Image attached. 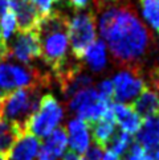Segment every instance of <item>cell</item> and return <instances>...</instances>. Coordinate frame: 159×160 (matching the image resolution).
Here are the masks:
<instances>
[{
	"mask_svg": "<svg viewBox=\"0 0 159 160\" xmlns=\"http://www.w3.org/2000/svg\"><path fill=\"white\" fill-rule=\"evenodd\" d=\"M101 37L111 56L125 69H142L155 40L141 20L131 0H93Z\"/></svg>",
	"mask_w": 159,
	"mask_h": 160,
	"instance_id": "6da1fadb",
	"label": "cell"
},
{
	"mask_svg": "<svg viewBox=\"0 0 159 160\" xmlns=\"http://www.w3.org/2000/svg\"><path fill=\"white\" fill-rule=\"evenodd\" d=\"M36 31L40 41V54L45 64L56 72L68 60L69 19L61 11H52L40 20Z\"/></svg>",
	"mask_w": 159,
	"mask_h": 160,
	"instance_id": "7a4b0ae2",
	"label": "cell"
},
{
	"mask_svg": "<svg viewBox=\"0 0 159 160\" xmlns=\"http://www.w3.org/2000/svg\"><path fill=\"white\" fill-rule=\"evenodd\" d=\"M41 98V88H24L4 93L0 101V114L8 121L19 124L24 131L28 121L38 106Z\"/></svg>",
	"mask_w": 159,
	"mask_h": 160,
	"instance_id": "3957f363",
	"label": "cell"
},
{
	"mask_svg": "<svg viewBox=\"0 0 159 160\" xmlns=\"http://www.w3.org/2000/svg\"><path fill=\"white\" fill-rule=\"evenodd\" d=\"M50 83L48 73L38 70L32 65H19L8 62L7 58L0 61V89L13 91L24 88H47Z\"/></svg>",
	"mask_w": 159,
	"mask_h": 160,
	"instance_id": "277c9868",
	"label": "cell"
},
{
	"mask_svg": "<svg viewBox=\"0 0 159 160\" xmlns=\"http://www.w3.org/2000/svg\"><path fill=\"white\" fill-rule=\"evenodd\" d=\"M64 118V110L60 102L52 94L41 95L36 111L28 118L24 126V132H29L36 138H45Z\"/></svg>",
	"mask_w": 159,
	"mask_h": 160,
	"instance_id": "5b68a950",
	"label": "cell"
},
{
	"mask_svg": "<svg viewBox=\"0 0 159 160\" xmlns=\"http://www.w3.org/2000/svg\"><path fill=\"white\" fill-rule=\"evenodd\" d=\"M95 25L97 20L92 9L80 11L73 16L72 20H69L68 37L73 57H76L77 60L84 58L85 52L97 38Z\"/></svg>",
	"mask_w": 159,
	"mask_h": 160,
	"instance_id": "8992f818",
	"label": "cell"
},
{
	"mask_svg": "<svg viewBox=\"0 0 159 160\" xmlns=\"http://www.w3.org/2000/svg\"><path fill=\"white\" fill-rule=\"evenodd\" d=\"M68 107L72 112L80 117L78 119L90 124L106 115V112L111 107V101L101 98L97 90L89 88L73 95L68 101Z\"/></svg>",
	"mask_w": 159,
	"mask_h": 160,
	"instance_id": "52a82bcc",
	"label": "cell"
},
{
	"mask_svg": "<svg viewBox=\"0 0 159 160\" xmlns=\"http://www.w3.org/2000/svg\"><path fill=\"white\" fill-rule=\"evenodd\" d=\"M113 83V97L117 99V103L129 105L143 91L147 85L142 77V69H125L119 72Z\"/></svg>",
	"mask_w": 159,
	"mask_h": 160,
	"instance_id": "ba28073f",
	"label": "cell"
},
{
	"mask_svg": "<svg viewBox=\"0 0 159 160\" xmlns=\"http://www.w3.org/2000/svg\"><path fill=\"white\" fill-rule=\"evenodd\" d=\"M8 48V58H13L21 62L23 65H32V62L40 54V41L37 31H31L25 33H16L13 38H11Z\"/></svg>",
	"mask_w": 159,
	"mask_h": 160,
	"instance_id": "9c48e42d",
	"label": "cell"
},
{
	"mask_svg": "<svg viewBox=\"0 0 159 160\" xmlns=\"http://www.w3.org/2000/svg\"><path fill=\"white\" fill-rule=\"evenodd\" d=\"M68 146V134L65 127H59L48 135L38 150L37 160H57Z\"/></svg>",
	"mask_w": 159,
	"mask_h": 160,
	"instance_id": "30bf717a",
	"label": "cell"
},
{
	"mask_svg": "<svg viewBox=\"0 0 159 160\" xmlns=\"http://www.w3.org/2000/svg\"><path fill=\"white\" fill-rule=\"evenodd\" d=\"M111 114H113L114 123L121 127L123 132H126L129 135L137 134L142 123H143V119L133 110V107L130 105L111 103Z\"/></svg>",
	"mask_w": 159,
	"mask_h": 160,
	"instance_id": "8fae6325",
	"label": "cell"
},
{
	"mask_svg": "<svg viewBox=\"0 0 159 160\" xmlns=\"http://www.w3.org/2000/svg\"><path fill=\"white\" fill-rule=\"evenodd\" d=\"M68 143L70 144L72 151L76 153H85L90 144V132L89 124L81 119H72L66 126Z\"/></svg>",
	"mask_w": 159,
	"mask_h": 160,
	"instance_id": "7c38bea8",
	"label": "cell"
},
{
	"mask_svg": "<svg viewBox=\"0 0 159 160\" xmlns=\"http://www.w3.org/2000/svg\"><path fill=\"white\" fill-rule=\"evenodd\" d=\"M40 150V140L29 132H23L11 148L8 159L11 160H36Z\"/></svg>",
	"mask_w": 159,
	"mask_h": 160,
	"instance_id": "4fadbf2b",
	"label": "cell"
},
{
	"mask_svg": "<svg viewBox=\"0 0 159 160\" xmlns=\"http://www.w3.org/2000/svg\"><path fill=\"white\" fill-rule=\"evenodd\" d=\"M142 119H150L159 115V94L146 88L130 105Z\"/></svg>",
	"mask_w": 159,
	"mask_h": 160,
	"instance_id": "5bb4252c",
	"label": "cell"
},
{
	"mask_svg": "<svg viewBox=\"0 0 159 160\" xmlns=\"http://www.w3.org/2000/svg\"><path fill=\"white\" fill-rule=\"evenodd\" d=\"M89 126H90L89 130H92V134H93L94 144L100 147L101 150L106 148L109 146L110 140L113 139V136L115 135V123H114V119H113L111 107L104 118H101L100 121L94 123H90Z\"/></svg>",
	"mask_w": 159,
	"mask_h": 160,
	"instance_id": "9a60e30c",
	"label": "cell"
},
{
	"mask_svg": "<svg viewBox=\"0 0 159 160\" xmlns=\"http://www.w3.org/2000/svg\"><path fill=\"white\" fill-rule=\"evenodd\" d=\"M23 132L24 131L19 124L8 121L0 114V155L8 158L11 148Z\"/></svg>",
	"mask_w": 159,
	"mask_h": 160,
	"instance_id": "2e32d148",
	"label": "cell"
},
{
	"mask_svg": "<svg viewBox=\"0 0 159 160\" xmlns=\"http://www.w3.org/2000/svg\"><path fill=\"white\" fill-rule=\"evenodd\" d=\"M137 143L150 151L159 146V115L146 119L137 132Z\"/></svg>",
	"mask_w": 159,
	"mask_h": 160,
	"instance_id": "e0dca14e",
	"label": "cell"
},
{
	"mask_svg": "<svg viewBox=\"0 0 159 160\" xmlns=\"http://www.w3.org/2000/svg\"><path fill=\"white\" fill-rule=\"evenodd\" d=\"M86 64L93 72H101L105 69L106 66V47L105 42L101 40H95V41L88 48L84 56Z\"/></svg>",
	"mask_w": 159,
	"mask_h": 160,
	"instance_id": "ac0fdd59",
	"label": "cell"
},
{
	"mask_svg": "<svg viewBox=\"0 0 159 160\" xmlns=\"http://www.w3.org/2000/svg\"><path fill=\"white\" fill-rule=\"evenodd\" d=\"M139 3L147 22L159 32V0H139Z\"/></svg>",
	"mask_w": 159,
	"mask_h": 160,
	"instance_id": "d6986e66",
	"label": "cell"
},
{
	"mask_svg": "<svg viewBox=\"0 0 159 160\" xmlns=\"http://www.w3.org/2000/svg\"><path fill=\"white\" fill-rule=\"evenodd\" d=\"M0 31H2L3 40L8 45V41L15 36L16 32V16L11 8L0 16Z\"/></svg>",
	"mask_w": 159,
	"mask_h": 160,
	"instance_id": "ffe728a7",
	"label": "cell"
},
{
	"mask_svg": "<svg viewBox=\"0 0 159 160\" xmlns=\"http://www.w3.org/2000/svg\"><path fill=\"white\" fill-rule=\"evenodd\" d=\"M133 143L131 135H129L123 131H119L118 134H115L113 136V139L109 143V151H111L113 153L121 156L125 152L127 151V148L130 147V144Z\"/></svg>",
	"mask_w": 159,
	"mask_h": 160,
	"instance_id": "44dd1931",
	"label": "cell"
},
{
	"mask_svg": "<svg viewBox=\"0 0 159 160\" xmlns=\"http://www.w3.org/2000/svg\"><path fill=\"white\" fill-rule=\"evenodd\" d=\"M126 160H149L147 151L139 143L133 142L126 151Z\"/></svg>",
	"mask_w": 159,
	"mask_h": 160,
	"instance_id": "7402d4cb",
	"label": "cell"
},
{
	"mask_svg": "<svg viewBox=\"0 0 159 160\" xmlns=\"http://www.w3.org/2000/svg\"><path fill=\"white\" fill-rule=\"evenodd\" d=\"M31 3L33 4V7L36 8L38 12L40 18H45L52 12V3L53 0H31Z\"/></svg>",
	"mask_w": 159,
	"mask_h": 160,
	"instance_id": "603a6c76",
	"label": "cell"
},
{
	"mask_svg": "<svg viewBox=\"0 0 159 160\" xmlns=\"http://www.w3.org/2000/svg\"><path fill=\"white\" fill-rule=\"evenodd\" d=\"M95 90H97V93L101 98H104L106 101H111V98H113V83H111L110 79L102 81Z\"/></svg>",
	"mask_w": 159,
	"mask_h": 160,
	"instance_id": "cb8c5ba5",
	"label": "cell"
},
{
	"mask_svg": "<svg viewBox=\"0 0 159 160\" xmlns=\"http://www.w3.org/2000/svg\"><path fill=\"white\" fill-rule=\"evenodd\" d=\"M149 81L151 83V86L154 88L156 90V93L159 94V64L151 68V70L149 73Z\"/></svg>",
	"mask_w": 159,
	"mask_h": 160,
	"instance_id": "d4e9b609",
	"label": "cell"
},
{
	"mask_svg": "<svg viewBox=\"0 0 159 160\" xmlns=\"http://www.w3.org/2000/svg\"><path fill=\"white\" fill-rule=\"evenodd\" d=\"M104 155H102V150L97 146H93V147H89L88 151L85 152V160H102Z\"/></svg>",
	"mask_w": 159,
	"mask_h": 160,
	"instance_id": "484cf974",
	"label": "cell"
},
{
	"mask_svg": "<svg viewBox=\"0 0 159 160\" xmlns=\"http://www.w3.org/2000/svg\"><path fill=\"white\" fill-rule=\"evenodd\" d=\"M68 4H69V7L72 9L80 12V11H82V9H85L88 7L89 0H68Z\"/></svg>",
	"mask_w": 159,
	"mask_h": 160,
	"instance_id": "4316f807",
	"label": "cell"
},
{
	"mask_svg": "<svg viewBox=\"0 0 159 160\" xmlns=\"http://www.w3.org/2000/svg\"><path fill=\"white\" fill-rule=\"evenodd\" d=\"M81 158H80V155L78 153H76L74 151H68L65 155H64V158H62V160H80Z\"/></svg>",
	"mask_w": 159,
	"mask_h": 160,
	"instance_id": "83f0119b",
	"label": "cell"
},
{
	"mask_svg": "<svg viewBox=\"0 0 159 160\" xmlns=\"http://www.w3.org/2000/svg\"><path fill=\"white\" fill-rule=\"evenodd\" d=\"M0 160H8V158L4 156V155H0Z\"/></svg>",
	"mask_w": 159,
	"mask_h": 160,
	"instance_id": "f1b7e54d",
	"label": "cell"
},
{
	"mask_svg": "<svg viewBox=\"0 0 159 160\" xmlns=\"http://www.w3.org/2000/svg\"><path fill=\"white\" fill-rule=\"evenodd\" d=\"M0 41H4V40H3V36H2V31H0ZM5 42V41H4ZM5 44H7V42H5Z\"/></svg>",
	"mask_w": 159,
	"mask_h": 160,
	"instance_id": "f546056e",
	"label": "cell"
},
{
	"mask_svg": "<svg viewBox=\"0 0 159 160\" xmlns=\"http://www.w3.org/2000/svg\"><path fill=\"white\" fill-rule=\"evenodd\" d=\"M3 95H4V93H2V91H0V101H2V98H3Z\"/></svg>",
	"mask_w": 159,
	"mask_h": 160,
	"instance_id": "4dcf8cb0",
	"label": "cell"
},
{
	"mask_svg": "<svg viewBox=\"0 0 159 160\" xmlns=\"http://www.w3.org/2000/svg\"><path fill=\"white\" fill-rule=\"evenodd\" d=\"M53 2H60V0H53Z\"/></svg>",
	"mask_w": 159,
	"mask_h": 160,
	"instance_id": "1f68e13d",
	"label": "cell"
},
{
	"mask_svg": "<svg viewBox=\"0 0 159 160\" xmlns=\"http://www.w3.org/2000/svg\"><path fill=\"white\" fill-rule=\"evenodd\" d=\"M80 160H85V159H80Z\"/></svg>",
	"mask_w": 159,
	"mask_h": 160,
	"instance_id": "d6a6232c",
	"label": "cell"
}]
</instances>
